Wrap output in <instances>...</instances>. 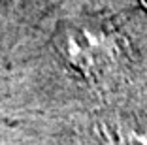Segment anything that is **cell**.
Segmentation results:
<instances>
[{"label": "cell", "instance_id": "cell-1", "mask_svg": "<svg viewBox=\"0 0 147 145\" xmlns=\"http://www.w3.org/2000/svg\"><path fill=\"white\" fill-rule=\"evenodd\" d=\"M8 2H9V0H0V8H2L4 4H8Z\"/></svg>", "mask_w": 147, "mask_h": 145}]
</instances>
